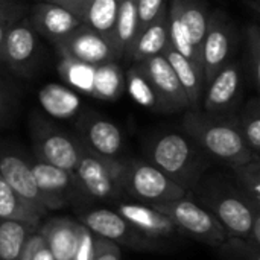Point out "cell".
I'll return each instance as SVG.
<instances>
[{
	"instance_id": "6da1fadb",
	"label": "cell",
	"mask_w": 260,
	"mask_h": 260,
	"mask_svg": "<svg viewBox=\"0 0 260 260\" xmlns=\"http://www.w3.org/2000/svg\"><path fill=\"white\" fill-rule=\"evenodd\" d=\"M181 131L210 158L236 168L256 158L239 131L235 117H216L201 108H189L181 120Z\"/></svg>"
},
{
	"instance_id": "7a4b0ae2",
	"label": "cell",
	"mask_w": 260,
	"mask_h": 260,
	"mask_svg": "<svg viewBox=\"0 0 260 260\" xmlns=\"http://www.w3.org/2000/svg\"><path fill=\"white\" fill-rule=\"evenodd\" d=\"M148 161L187 193L203 180L210 158L183 131H165L146 145Z\"/></svg>"
},
{
	"instance_id": "3957f363",
	"label": "cell",
	"mask_w": 260,
	"mask_h": 260,
	"mask_svg": "<svg viewBox=\"0 0 260 260\" xmlns=\"http://www.w3.org/2000/svg\"><path fill=\"white\" fill-rule=\"evenodd\" d=\"M195 187L201 189V193L198 192L200 206H203L218 219L227 235L230 238L250 242L254 221L260 216V207L254 206L238 189V186H233L227 181L209 180L201 186L197 184Z\"/></svg>"
},
{
	"instance_id": "277c9868",
	"label": "cell",
	"mask_w": 260,
	"mask_h": 260,
	"mask_svg": "<svg viewBox=\"0 0 260 260\" xmlns=\"http://www.w3.org/2000/svg\"><path fill=\"white\" fill-rule=\"evenodd\" d=\"M169 44L184 55L201 73V47L207 32L210 9L204 0H169Z\"/></svg>"
},
{
	"instance_id": "5b68a950",
	"label": "cell",
	"mask_w": 260,
	"mask_h": 260,
	"mask_svg": "<svg viewBox=\"0 0 260 260\" xmlns=\"http://www.w3.org/2000/svg\"><path fill=\"white\" fill-rule=\"evenodd\" d=\"M122 169L123 160L101 157L81 143V155L73 174L84 198L119 203L126 200L122 189Z\"/></svg>"
},
{
	"instance_id": "8992f818",
	"label": "cell",
	"mask_w": 260,
	"mask_h": 260,
	"mask_svg": "<svg viewBox=\"0 0 260 260\" xmlns=\"http://www.w3.org/2000/svg\"><path fill=\"white\" fill-rule=\"evenodd\" d=\"M122 189L126 198L157 206L184 198L187 192L148 160H123Z\"/></svg>"
},
{
	"instance_id": "52a82bcc",
	"label": "cell",
	"mask_w": 260,
	"mask_h": 260,
	"mask_svg": "<svg viewBox=\"0 0 260 260\" xmlns=\"http://www.w3.org/2000/svg\"><path fill=\"white\" fill-rule=\"evenodd\" d=\"M30 139L37 160L75 172L81 155V143L76 136H70L35 113L30 119Z\"/></svg>"
},
{
	"instance_id": "ba28073f",
	"label": "cell",
	"mask_w": 260,
	"mask_h": 260,
	"mask_svg": "<svg viewBox=\"0 0 260 260\" xmlns=\"http://www.w3.org/2000/svg\"><path fill=\"white\" fill-rule=\"evenodd\" d=\"M152 207L169 216L181 236H189L212 247H221L230 238L209 210L187 197Z\"/></svg>"
},
{
	"instance_id": "9c48e42d",
	"label": "cell",
	"mask_w": 260,
	"mask_h": 260,
	"mask_svg": "<svg viewBox=\"0 0 260 260\" xmlns=\"http://www.w3.org/2000/svg\"><path fill=\"white\" fill-rule=\"evenodd\" d=\"M242 61L232 59L204 87L203 111L216 117H235L244 102Z\"/></svg>"
},
{
	"instance_id": "30bf717a",
	"label": "cell",
	"mask_w": 260,
	"mask_h": 260,
	"mask_svg": "<svg viewBox=\"0 0 260 260\" xmlns=\"http://www.w3.org/2000/svg\"><path fill=\"white\" fill-rule=\"evenodd\" d=\"M116 212L149 244L151 250H161L181 236L171 218L149 204L123 200L116 203Z\"/></svg>"
},
{
	"instance_id": "8fae6325",
	"label": "cell",
	"mask_w": 260,
	"mask_h": 260,
	"mask_svg": "<svg viewBox=\"0 0 260 260\" xmlns=\"http://www.w3.org/2000/svg\"><path fill=\"white\" fill-rule=\"evenodd\" d=\"M238 34L232 20L222 11H210L207 32L201 47V67L206 84L232 61Z\"/></svg>"
},
{
	"instance_id": "7c38bea8",
	"label": "cell",
	"mask_w": 260,
	"mask_h": 260,
	"mask_svg": "<svg viewBox=\"0 0 260 260\" xmlns=\"http://www.w3.org/2000/svg\"><path fill=\"white\" fill-rule=\"evenodd\" d=\"M53 46L59 55L70 56L76 61L90 66L122 61L113 40L104 37L102 34L84 24L73 30L70 35H67L66 38L53 43Z\"/></svg>"
},
{
	"instance_id": "4fadbf2b",
	"label": "cell",
	"mask_w": 260,
	"mask_h": 260,
	"mask_svg": "<svg viewBox=\"0 0 260 260\" xmlns=\"http://www.w3.org/2000/svg\"><path fill=\"white\" fill-rule=\"evenodd\" d=\"M40 55L38 34L32 29L27 18L14 21L3 40L0 62L6 64L15 75H32Z\"/></svg>"
},
{
	"instance_id": "5bb4252c",
	"label": "cell",
	"mask_w": 260,
	"mask_h": 260,
	"mask_svg": "<svg viewBox=\"0 0 260 260\" xmlns=\"http://www.w3.org/2000/svg\"><path fill=\"white\" fill-rule=\"evenodd\" d=\"M149 79L157 96V113H177L189 110V99L165 55L137 62Z\"/></svg>"
},
{
	"instance_id": "9a60e30c",
	"label": "cell",
	"mask_w": 260,
	"mask_h": 260,
	"mask_svg": "<svg viewBox=\"0 0 260 260\" xmlns=\"http://www.w3.org/2000/svg\"><path fill=\"white\" fill-rule=\"evenodd\" d=\"M76 129V137L87 149L105 158H119L123 136L116 123L96 113L84 111L78 117Z\"/></svg>"
},
{
	"instance_id": "2e32d148",
	"label": "cell",
	"mask_w": 260,
	"mask_h": 260,
	"mask_svg": "<svg viewBox=\"0 0 260 260\" xmlns=\"http://www.w3.org/2000/svg\"><path fill=\"white\" fill-rule=\"evenodd\" d=\"M29 166L37 181V186L46 200L49 212L61 209L78 197H82L73 172L64 171L37 158L30 160Z\"/></svg>"
},
{
	"instance_id": "e0dca14e",
	"label": "cell",
	"mask_w": 260,
	"mask_h": 260,
	"mask_svg": "<svg viewBox=\"0 0 260 260\" xmlns=\"http://www.w3.org/2000/svg\"><path fill=\"white\" fill-rule=\"evenodd\" d=\"M0 177L5 183L40 216L49 213L46 200L37 186L34 174L29 166V160L20 154L2 151L0 152Z\"/></svg>"
},
{
	"instance_id": "ac0fdd59",
	"label": "cell",
	"mask_w": 260,
	"mask_h": 260,
	"mask_svg": "<svg viewBox=\"0 0 260 260\" xmlns=\"http://www.w3.org/2000/svg\"><path fill=\"white\" fill-rule=\"evenodd\" d=\"M81 224L94 236L108 239L133 250H151L149 244L116 212L108 209L88 210L81 215Z\"/></svg>"
},
{
	"instance_id": "d6986e66",
	"label": "cell",
	"mask_w": 260,
	"mask_h": 260,
	"mask_svg": "<svg viewBox=\"0 0 260 260\" xmlns=\"http://www.w3.org/2000/svg\"><path fill=\"white\" fill-rule=\"evenodd\" d=\"M27 21L38 35L49 38L52 43L66 38L84 24L82 18L73 11L47 2L35 3L29 11Z\"/></svg>"
},
{
	"instance_id": "ffe728a7",
	"label": "cell",
	"mask_w": 260,
	"mask_h": 260,
	"mask_svg": "<svg viewBox=\"0 0 260 260\" xmlns=\"http://www.w3.org/2000/svg\"><path fill=\"white\" fill-rule=\"evenodd\" d=\"M168 44H169V18L166 9L154 21H151L146 27H143L137 34L125 61H129L133 64L157 55H163Z\"/></svg>"
},
{
	"instance_id": "44dd1931",
	"label": "cell",
	"mask_w": 260,
	"mask_h": 260,
	"mask_svg": "<svg viewBox=\"0 0 260 260\" xmlns=\"http://www.w3.org/2000/svg\"><path fill=\"white\" fill-rule=\"evenodd\" d=\"M79 229L81 224L72 219L55 218L43 225L40 235L43 236L53 259L73 260L79 241Z\"/></svg>"
},
{
	"instance_id": "7402d4cb",
	"label": "cell",
	"mask_w": 260,
	"mask_h": 260,
	"mask_svg": "<svg viewBox=\"0 0 260 260\" xmlns=\"http://www.w3.org/2000/svg\"><path fill=\"white\" fill-rule=\"evenodd\" d=\"M165 58L171 64L172 70L175 72L187 99L190 104V108H200L203 93H204V78L203 73L180 52H177L171 44L163 52Z\"/></svg>"
},
{
	"instance_id": "603a6c76",
	"label": "cell",
	"mask_w": 260,
	"mask_h": 260,
	"mask_svg": "<svg viewBox=\"0 0 260 260\" xmlns=\"http://www.w3.org/2000/svg\"><path fill=\"white\" fill-rule=\"evenodd\" d=\"M38 101L43 110L55 119H70L81 113V99L69 87L47 84L38 91Z\"/></svg>"
},
{
	"instance_id": "cb8c5ba5",
	"label": "cell",
	"mask_w": 260,
	"mask_h": 260,
	"mask_svg": "<svg viewBox=\"0 0 260 260\" xmlns=\"http://www.w3.org/2000/svg\"><path fill=\"white\" fill-rule=\"evenodd\" d=\"M120 0H91L81 15L84 26L114 41V27Z\"/></svg>"
},
{
	"instance_id": "d4e9b609",
	"label": "cell",
	"mask_w": 260,
	"mask_h": 260,
	"mask_svg": "<svg viewBox=\"0 0 260 260\" xmlns=\"http://www.w3.org/2000/svg\"><path fill=\"white\" fill-rule=\"evenodd\" d=\"M37 225L0 218V260H18Z\"/></svg>"
},
{
	"instance_id": "484cf974",
	"label": "cell",
	"mask_w": 260,
	"mask_h": 260,
	"mask_svg": "<svg viewBox=\"0 0 260 260\" xmlns=\"http://www.w3.org/2000/svg\"><path fill=\"white\" fill-rule=\"evenodd\" d=\"M139 30V15H137V0H120L116 27H114V44L125 61Z\"/></svg>"
},
{
	"instance_id": "4316f807",
	"label": "cell",
	"mask_w": 260,
	"mask_h": 260,
	"mask_svg": "<svg viewBox=\"0 0 260 260\" xmlns=\"http://www.w3.org/2000/svg\"><path fill=\"white\" fill-rule=\"evenodd\" d=\"M125 90V75L119 62L96 66L91 96L102 101H116Z\"/></svg>"
},
{
	"instance_id": "83f0119b",
	"label": "cell",
	"mask_w": 260,
	"mask_h": 260,
	"mask_svg": "<svg viewBox=\"0 0 260 260\" xmlns=\"http://www.w3.org/2000/svg\"><path fill=\"white\" fill-rule=\"evenodd\" d=\"M236 120L248 149L260 157V101L257 96L242 102Z\"/></svg>"
},
{
	"instance_id": "f1b7e54d",
	"label": "cell",
	"mask_w": 260,
	"mask_h": 260,
	"mask_svg": "<svg viewBox=\"0 0 260 260\" xmlns=\"http://www.w3.org/2000/svg\"><path fill=\"white\" fill-rule=\"evenodd\" d=\"M0 218L15 219L32 225H38L41 219V216L17 195L5 183L2 177H0Z\"/></svg>"
},
{
	"instance_id": "f546056e",
	"label": "cell",
	"mask_w": 260,
	"mask_h": 260,
	"mask_svg": "<svg viewBox=\"0 0 260 260\" xmlns=\"http://www.w3.org/2000/svg\"><path fill=\"white\" fill-rule=\"evenodd\" d=\"M96 66H90L81 61H76L70 56L59 55L58 72L64 82L85 94H91L93 79H94Z\"/></svg>"
},
{
	"instance_id": "4dcf8cb0",
	"label": "cell",
	"mask_w": 260,
	"mask_h": 260,
	"mask_svg": "<svg viewBox=\"0 0 260 260\" xmlns=\"http://www.w3.org/2000/svg\"><path fill=\"white\" fill-rule=\"evenodd\" d=\"M125 85L128 88V93L131 94V98L142 107L157 111V96L154 93V88L149 82V79L146 78V75L143 73L142 67L137 62H133L126 79H125Z\"/></svg>"
},
{
	"instance_id": "1f68e13d",
	"label": "cell",
	"mask_w": 260,
	"mask_h": 260,
	"mask_svg": "<svg viewBox=\"0 0 260 260\" xmlns=\"http://www.w3.org/2000/svg\"><path fill=\"white\" fill-rule=\"evenodd\" d=\"M238 189L254 204L260 207V157L251 158L236 168H232Z\"/></svg>"
},
{
	"instance_id": "d6a6232c",
	"label": "cell",
	"mask_w": 260,
	"mask_h": 260,
	"mask_svg": "<svg viewBox=\"0 0 260 260\" xmlns=\"http://www.w3.org/2000/svg\"><path fill=\"white\" fill-rule=\"evenodd\" d=\"M247 50H245V72L248 81L257 90L260 87V29L257 24H250L247 27Z\"/></svg>"
},
{
	"instance_id": "836d02e7",
	"label": "cell",
	"mask_w": 260,
	"mask_h": 260,
	"mask_svg": "<svg viewBox=\"0 0 260 260\" xmlns=\"http://www.w3.org/2000/svg\"><path fill=\"white\" fill-rule=\"evenodd\" d=\"M169 0H137V15H139V30L146 27L154 21L163 11L168 9Z\"/></svg>"
},
{
	"instance_id": "e575fe53",
	"label": "cell",
	"mask_w": 260,
	"mask_h": 260,
	"mask_svg": "<svg viewBox=\"0 0 260 260\" xmlns=\"http://www.w3.org/2000/svg\"><path fill=\"white\" fill-rule=\"evenodd\" d=\"M94 241H96V236L81 224L79 241H78V247H76L73 260H91L93 253H94Z\"/></svg>"
},
{
	"instance_id": "d590c367",
	"label": "cell",
	"mask_w": 260,
	"mask_h": 260,
	"mask_svg": "<svg viewBox=\"0 0 260 260\" xmlns=\"http://www.w3.org/2000/svg\"><path fill=\"white\" fill-rule=\"evenodd\" d=\"M122 253L117 244L96 236L94 241V253L91 260H120Z\"/></svg>"
},
{
	"instance_id": "8d00e7d4",
	"label": "cell",
	"mask_w": 260,
	"mask_h": 260,
	"mask_svg": "<svg viewBox=\"0 0 260 260\" xmlns=\"http://www.w3.org/2000/svg\"><path fill=\"white\" fill-rule=\"evenodd\" d=\"M26 12L27 6L21 0H0V21H17Z\"/></svg>"
},
{
	"instance_id": "74e56055",
	"label": "cell",
	"mask_w": 260,
	"mask_h": 260,
	"mask_svg": "<svg viewBox=\"0 0 260 260\" xmlns=\"http://www.w3.org/2000/svg\"><path fill=\"white\" fill-rule=\"evenodd\" d=\"M24 248L30 254V260H55L41 235H30Z\"/></svg>"
},
{
	"instance_id": "f35d334b",
	"label": "cell",
	"mask_w": 260,
	"mask_h": 260,
	"mask_svg": "<svg viewBox=\"0 0 260 260\" xmlns=\"http://www.w3.org/2000/svg\"><path fill=\"white\" fill-rule=\"evenodd\" d=\"M41 2H47V3H53V5H59L62 8H67L70 11H73L75 14H78L79 17L84 12L85 3L84 0H41Z\"/></svg>"
},
{
	"instance_id": "ab89813d",
	"label": "cell",
	"mask_w": 260,
	"mask_h": 260,
	"mask_svg": "<svg viewBox=\"0 0 260 260\" xmlns=\"http://www.w3.org/2000/svg\"><path fill=\"white\" fill-rule=\"evenodd\" d=\"M8 113H9V107H8V102H6L5 96H3V94L0 93V122H3V120L6 119Z\"/></svg>"
},
{
	"instance_id": "60d3db41",
	"label": "cell",
	"mask_w": 260,
	"mask_h": 260,
	"mask_svg": "<svg viewBox=\"0 0 260 260\" xmlns=\"http://www.w3.org/2000/svg\"><path fill=\"white\" fill-rule=\"evenodd\" d=\"M14 23V21H12ZM11 21H0V53H2V46H3V40H5V35L9 29V26L12 24Z\"/></svg>"
},
{
	"instance_id": "b9f144b4",
	"label": "cell",
	"mask_w": 260,
	"mask_h": 260,
	"mask_svg": "<svg viewBox=\"0 0 260 260\" xmlns=\"http://www.w3.org/2000/svg\"><path fill=\"white\" fill-rule=\"evenodd\" d=\"M18 260H30V254L27 253V250H26V248L23 250V253H21V256L18 257Z\"/></svg>"
},
{
	"instance_id": "7bdbcfd3",
	"label": "cell",
	"mask_w": 260,
	"mask_h": 260,
	"mask_svg": "<svg viewBox=\"0 0 260 260\" xmlns=\"http://www.w3.org/2000/svg\"><path fill=\"white\" fill-rule=\"evenodd\" d=\"M88 2H91V0H84V3H85V5H87Z\"/></svg>"
}]
</instances>
